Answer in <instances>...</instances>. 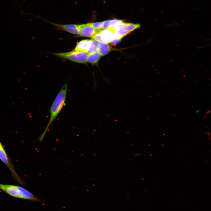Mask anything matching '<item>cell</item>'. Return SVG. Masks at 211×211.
Here are the masks:
<instances>
[{
	"instance_id": "obj_8",
	"label": "cell",
	"mask_w": 211,
	"mask_h": 211,
	"mask_svg": "<svg viewBox=\"0 0 211 211\" xmlns=\"http://www.w3.org/2000/svg\"><path fill=\"white\" fill-rule=\"evenodd\" d=\"M0 160L9 168L13 175L18 179V176L16 173L12 164L10 162L7 154L3 146L0 147Z\"/></svg>"
},
{
	"instance_id": "obj_13",
	"label": "cell",
	"mask_w": 211,
	"mask_h": 211,
	"mask_svg": "<svg viewBox=\"0 0 211 211\" xmlns=\"http://www.w3.org/2000/svg\"><path fill=\"white\" fill-rule=\"evenodd\" d=\"M91 27L98 29H103L102 22H93L88 23Z\"/></svg>"
},
{
	"instance_id": "obj_14",
	"label": "cell",
	"mask_w": 211,
	"mask_h": 211,
	"mask_svg": "<svg viewBox=\"0 0 211 211\" xmlns=\"http://www.w3.org/2000/svg\"><path fill=\"white\" fill-rule=\"evenodd\" d=\"M2 146H2V145L1 144V142H0V147H2Z\"/></svg>"
},
{
	"instance_id": "obj_7",
	"label": "cell",
	"mask_w": 211,
	"mask_h": 211,
	"mask_svg": "<svg viewBox=\"0 0 211 211\" xmlns=\"http://www.w3.org/2000/svg\"><path fill=\"white\" fill-rule=\"evenodd\" d=\"M124 22L120 23L114 27H110L106 29L113 33L119 40H121L122 38L130 33L124 28Z\"/></svg>"
},
{
	"instance_id": "obj_12",
	"label": "cell",
	"mask_w": 211,
	"mask_h": 211,
	"mask_svg": "<svg viewBox=\"0 0 211 211\" xmlns=\"http://www.w3.org/2000/svg\"><path fill=\"white\" fill-rule=\"evenodd\" d=\"M140 27L139 24H133L132 23H123V27L125 29L130 33L136 30Z\"/></svg>"
},
{
	"instance_id": "obj_6",
	"label": "cell",
	"mask_w": 211,
	"mask_h": 211,
	"mask_svg": "<svg viewBox=\"0 0 211 211\" xmlns=\"http://www.w3.org/2000/svg\"><path fill=\"white\" fill-rule=\"evenodd\" d=\"M92 41L93 39L81 40L77 43L74 50L88 54L92 46Z\"/></svg>"
},
{
	"instance_id": "obj_9",
	"label": "cell",
	"mask_w": 211,
	"mask_h": 211,
	"mask_svg": "<svg viewBox=\"0 0 211 211\" xmlns=\"http://www.w3.org/2000/svg\"><path fill=\"white\" fill-rule=\"evenodd\" d=\"M110 50V47L108 43L99 42L98 45V51L101 56L107 54Z\"/></svg>"
},
{
	"instance_id": "obj_11",
	"label": "cell",
	"mask_w": 211,
	"mask_h": 211,
	"mask_svg": "<svg viewBox=\"0 0 211 211\" xmlns=\"http://www.w3.org/2000/svg\"><path fill=\"white\" fill-rule=\"evenodd\" d=\"M122 20L113 19L102 21L103 29H106L110 27H114L120 23H123Z\"/></svg>"
},
{
	"instance_id": "obj_2",
	"label": "cell",
	"mask_w": 211,
	"mask_h": 211,
	"mask_svg": "<svg viewBox=\"0 0 211 211\" xmlns=\"http://www.w3.org/2000/svg\"><path fill=\"white\" fill-rule=\"evenodd\" d=\"M61 58L81 64H86L87 61V54L74 50L67 52L54 53Z\"/></svg>"
},
{
	"instance_id": "obj_3",
	"label": "cell",
	"mask_w": 211,
	"mask_h": 211,
	"mask_svg": "<svg viewBox=\"0 0 211 211\" xmlns=\"http://www.w3.org/2000/svg\"><path fill=\"white\" fill-rule=\"evenodd\" d=\"M49 23L59 30H63L74 34H79L80 24H61L50 22Z\"/></svg>"
},
{
	"instance_id": "obj_5",
	"label": "cell",
	"mask_w": 211,
	"mask_h": 211,
	"mask_svg": "<svg viewBox=\"0 0 211 211\" xmlns=\"http://www.w3.org/2000/svg\"><path fill=\"white\" fill-rule=\"evenodd\" d=\"M79 35L80 36L92 37L96 34L100 33L101 29L94 28L89 25L88 23L80 24Z\"/></svg>"
},
{
	"instance_id": "obj_4",
	"label": "cell",
	"mask_w": 211,
	"mask_h": 211,
	"mask_svg": "<svg viewBox=\"0 0 211 211\" xmlns=\"http://www.w3.org/2000/svg\"><path fill=\"white\" fill-rule=\"evenodd\" d=\"M0 189L11 196L23 199L22 194L17 186L0 183Z\"/></svg>"
},
{
	"instance_id": "obj_10",
	"label": "cell",
	"mask_w": 211,
	"mask_h": 211,
	"mask_svg": "<svg viewBox=\"0 0 211 211\" xmlns=\"http://www.w3.org/2000/svg\"><path fill=\"white\" fill-rule=\"evenodd\" d=\"M101 56L98 51L93 53L87 54V62L92 64H96L98 63Z\"/></svg>"
},
{
	"instance_id": "obj_1",
	"label": "cell",
	"mask_w": 211,
	"mask_h": 211,
	"mask_svg": "<svg viewBox=\"0 0 211 211\" xmlns=\"http://www.w3.org/2000/svg\"><path fill=\"white\" fill-rule=\"evenodd\" d=\"M67 91V84H64L55 98L50 109V117L45 130L39 138L41 142L43 140L50 125L55 120L65 104Z\"/></svg>"
}]
</instances>
